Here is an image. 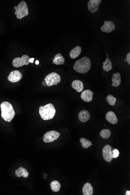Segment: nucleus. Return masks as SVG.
Listing matches in <instances>:
<instances>
[{"mask_svg": "<svg viewBox=\"0 0 130 195\" xmlns=\"http://www.w3.org/2000/svg\"><path fill=\"white\" fill-rule=\"evenodd\" d=\"M91 59L87 57H83L75 62L73 69L78 73H86L91 69Z\"/></svg>", "mask_w": 130, "mask_h": 195, "instance_id": "obj_1", "label": "nucleus"}, {"mask_svg": "<svg viewBox=\"0 0 130 195\" xmlns=\"http://www.w3.org/2000/svg\"><path fill=\"white\" fill-rule=\"evenodd\" d=\"M1 108L2 117L5 121L10 122L15 115L12 104L8 102L4 101L1 104Z\"/></svg>", "mask_w": 130, "mask_h": 195, "instance_id": "obj_2", "label": "nucleus"}, {"mask_svg": "<svg viewBox=\"0 0 130 195\" xmlns=\"http://www.w3.org/2000/svg\"><path fill=\"white\" fill-rule=\"evenodd\" d=\"M56 110L53 104H48L41 106L39 108L40 115L43 120H48L53 119L56 113Z\"/></svg>", "mask_w": 130, "mask_h": 195, "instance_id": "obj_3", "label": "nucleus"}, {"mask_svg": "<svg viewBox=\"0 0 130 195\" xmlns=\"http://www.w3.org/2000/svg\"><path fill=\"white\" fill-rule=\"evenodd\" d=\"M14 9L16 11L14 14L16 15L18 19H21L29 14L27 4L26 2L24 1H22L17 6H14Z\"/></svg>", "mask_w": 130, "mask_h": 195, "instance_id": "obj_4", "label": "nucleus"}, {"mask_svg": "<svg viewBox=\"0 0 130 195\" xmlns=\"http://www.w3.org/2000/svg\"><path fill=\"white\" fill-rule=\"evenodd\" d=\"M47 86L51 87L53 85H57L58 83H60L61 81V77L59 74L56 72H52L46 76L44 78Z\"/></svg>", "mask_w": 130, "mask_h": 195, "instance_id": "obj_5", "label": "nucleus"}, {"mask_svg": "<svg viewBox=\"0 0 130 195\" xmlns=\"http://www.w3.org/2000/svg\"><path fill=\"white\" fill-rule=\"evenodd\" d=\"M31 58L28 55H24L22 57L14 58L12 62L13 66L15 68H20L24 65H27L29 64V60Z\"/></svg>", "mask_w": 130, "mask_h": 195, "instance_id": "obj_6", "label": "nucleus"}, {"mask_svg": "<svg viewBox=\"0 0 130 195\" xmlns=\"http://www.w3.org/2000/svg\"><path fill=\"white\" fill-rule=\"evenodd\" d=\"M60 136V133L57 131H48L44 134L43 136V141L46 143L53 142L54 140H57Z\"/></svg>", "mask_w": 130, "mask_h": 195, "instance_id": "obj_7", "label": "nucleus"}, {"mask_svg": "<svg viewBox=\"0 0 130 195\" xmlns=\"http://www.w3.org/2000/svg\"><path fill=\"white\" fill-rule=\"evenodd\" d=\"M104 160L107 162H110L113 159V151L112 148L110 145H106L104 146L102 150Z\"/></svg>", "mask_w": 130, "mask_h": 195, "instance_id": "obj_8", "label": "nucleus"}, {"mask_svg": "<svg viewBox=\"0 0 130 195\" xmlns=\"http://www.w3.org/2000/svg\"><path fill=\"white\" fill-rule=\"evenodd\" d=\"M23 77L22 73L18 70L12 71L10 73L7 79L8 81L12 83H16L19 82Z\"/></svg>", "mask_w": 130, "mask_h": 195, "instance_id": "obj_9", "label": "nucleus"}, {"mask_svg": "<svg viewBox=\"0 0 130 195\" xmlns=\"http://www.w3.org/2000/svg\"><path fill=\"white\" fill-rule=\"evenodd\" d=\"M101 0H90L87 3L88 9L91 13H94L98 10Z\"/></svg>", "mask_w": 130, "mask_h": 195, "instance_id": "obj_10", "label": "nucleus"}, {"mask_svg": "<svg viewBox=\"0 0 130 195\" xmlns=\"http://www.w3.org/2000/svg\"><path fill=\"white\" fill-rule=\"evenodd\" d=\"M104 25L101 27L102 32L107 33H110L115 29V26L114 23L112 21L106 20L104 22Z\"/></svg>", "mask_w": 130, "mask_h": 195, "instance_id": "obj_11", "label": "nucleus"}, {"mask_svg": "<svg viewBox=\"0 0 130 195\" xmlns=\"http://www.w3.org/2000/svg\"><path fill=\"white\" fill-rule=\"evenodd\" d=\"M94 93L89 89L85 90L81 93V97L83 101L86 102H90L93 100Z\"/></svg>", "mask_w": 130, "mask_h": 195, "instance_id": "obj_12", "label": "nucleus"}, {"mask_svg": "<svg viewBox=\"0 0 130 195\" xmlns=\"http://www.w3.org/2000/svg\"><path fill=\"white\" fill-rule=\"evenodd\" d=\"M105 119L109 123L112 124H116L118 122V119L113 111H110L105 115Z\"/></svg>", "mask_w": 130, "mask_h": 195, "instance_id": "obj_13", "label": "nucleus"}, {"mask_svg": "<svg viewBox=\"0 0 130 195\" xmlns=\"http://www.w3.org/2000/svg\"><path fill=\"white\" fill-rule=\"evenodd\" d=\"M91 115L87 110H82L78 115V119L80 121L83 123L87 122L90 120Z\"/></svg>", "mask_w": 130, "mask_h": 195, "instance_id": "obj_14", "label": "nucleus"}, {"mask_svg": "<svg viewBox=\"0 0 130 195\" xmlns=\"http://www.w3.org/2000/svg\"><path fill=\"white\" fill-rule=\"evenodd\" d=\"M72 87L78 92H80L84 89V84L80 80H74L72 83Z\"/></svg>", "mask_w": 130, "mask_h": 195, "instance_id": "obj_15", "label": "nucleus"}, {"mask_svg": "<svg viewBox=\"0 0 130 195\" xmlns=\"http://www.w3.org/2000/svg\"><path fill=\"white\" fill-rule=\"evenodd\" d=\"M82 191L83 195H92L94 193L93 187L91 183H86L83 186Z\"/></svg>", "mask_w": 130, "mask_h": 195, "instance_id": "obj_16", "label": "nucleus"}, {"mask_svg": "<svg viewBox=\"0 0 130 195\" xmlns=\"http://www.w3.org/2000/svg\"><path fill=\"white\" fill-rule=\"evenodd\" d=\"M112 81L113 82L112 84V86L115 87L119 86L121 82L120 74L119 72L113 74Z\"/></svg>", "mask_w": 130, "mask_h": 195, "instance_id": "obj_17", "label": "nucleus"}, {"mask_svg": "<svg viewBox=\"0 0 130 195\" xmlns=\"http://www.w3.org/2000/svg\"><path fill=\"white\" fill-rule=\"evenodd\" d=\"M82 52V48L78 46L71 50L70 53V57L71 59H75L78 57Z\"/></svg>", "mask_w": 130, "mask_h": 195, "instance_id": "obj_18", "label": "nucleus"}, {"mask_svg": "<svg viewBox=\"0 0 130 195\" xmlns=\"http://www.w3.org/2000/svg\"><path fill=\"white\" fill-rule=\"evenodd\" d=\"M15 174L17 177H22L23 178H27L29 176V173L26 169L22 167H20L16 170Z\"/></svg>", "mask_w": 130, "mask_h": 195, "instance_id": "obj_19", "label": "nucleus"}, {"mask_svg": "<svg viewBox=\"0 0 130 195\" xmlns=\"http://www.w3.org/2000/svg\"><path fill=\"white\" fill-rule=\"evenodd\" d=\"M65 61V59L64 57L61 53H59L55 56L53 61V63L56 65H60L64 64Z\"/></svg>", "mask_w": 130, "mask_h": 195, "instance_id": "obj_20", "label": "nucleus"}, {"mask_svg": "<svg viewBox=\"0 0 130 195\" xmlns=\"http://www.w3.org/2000/svg\"><path fill=\"white\" fill-rule=\"evenodd\" d=\"M103 69L106 72H109L112 69V64L110 59L107 58L105 61L103 62Z\"/></svg>", "mask_w": 130, "mask_h": 195, "instance_id": "obj_21", "label": "nucleus"}, {"mask_svg": "<svg viewBox=\"0 0 130 195\" xmlns=\"http://www.w3.org/2000/svg\"><path fill=\"white\" fill-rule=\"evenodd\" d=\"M50 186L52 191L57 192L59 191L61 189V184L58 181L55 180L51 182Z\"/></svg>", "mask_w": 130, "mask_h": 195, "instance_id": "obj_22", "label": "nucleus"}, {"mask_svg": "<svg viewBox=\"0 0 130 195\" xmlns=\"http://www.w3.org/2000/svg\"><path fill=\"white\" fill-rule=\"evenodd\" d=\"M111 132L109 129H104L102 130L100 132V135L103 139L109 138L110 136Z\"/></svg>", "mask_w": 130, "mask_h": 195, "instance_id": "obj_23", "label": "nucleus"}, {"mask_svg": "<svg viewBox=\"0 0 130 195\" xmlns=\"http://www.w3.org/2000/svg\"><path fill=\"white\" fill-rule=\"evenodd\" d=\"M80 142L82 143V146L84 149H87L90 146H92L93 145V144L91 141L84 138H81L80 140Z\"/></svg>", "mask_w": 130, "mask_h": 195, "instance_id": "obj_24", "label": "nucleus"}, {"mask_svg": "<svg viewBox=\"0 0 130 195\" xmlns=\"http://www.w3.org/2000/svg\"><path fill=\"white\" fill-rule=\"evenodd\" d=\"M106 100L109 104L112 106H114L116 104V98L112 95H108L107 97Z\"/></svg>", "mask_w": 130, "mask_h": 195, "instance_id": "obj_25", "label": "nucleus"}, {"mask_svg": "<svg viewBox=\"0 0 130 195\" xmlns=\"http://www.w3.org/2000/svg\"><path fill=\"white\" fill-rule=\"evenodd\" d=\"M113 158H117L119 155V151L117 149H115L113 151Z\"/></svg>", "mask_w": 130, "mask_h": 195, "instance_id": "obj_26", "label": "nucleus"}, {"mask_svg": "<svg viewBox=\"0 0 130 195\" xmlns=\"http://www.w3.org/2000/svg\"><path fill=\"white\" fill-rule=\"evenodd\" d=\"M127 62L129 64H130V52H129L127 54L126 56Z\"/></svg>", "mask_w": 130, "mask_h": 195, "instance_id": "obj_27", "label": "nucleus"}, {"mask_svg": "<svg viewBox=\"0 0 130 195\" xmlns=\"http://www.w3.org/2000/svg\"><path fill=\"white\" fill-rule=\"evenodd\" d=\"M34 58H31L29 60V62L30 63H33L34 62Z\"/></svg>", "mask_w": 130, "mask_h": 195, "instance_id": "obj_28", "label": "nucleus"}, {"mask_svg": "<svg viewBox=\"0 0 130 195\" xmlns=\"http://www.w3.org/2000/svg\"><path fill=\"white\" fill-rule=\"evenodd\" d=\"M42 85H43V86H46L47 85L46 82L45 81H44V82H43V83H42Z\"/></svg>", "mask_w": 130, "mask_h": 195, "instance_id": "obj_29", "label": "nucleus"}, {"mask_svg": "<svg viewBox=\"0 0 130 195\" xmlns=\"http://www.w3.org/2000/svg\"><path fill=\"white\" fill-rule=\"evenodd\" d=\"M125 195H130V191H127L126 193H125Z\"/></svg>", "mask_w": 130, "mask_h": 195, "instance_id": "obj_30", "label": "nucleus"}, {"mask_svg": "<svg viewBox=\"0 0 130 195\" xmlns=\"http://www.w3.org/2000/svg\"><path fill=\"white\" fill-rule=\"evenodd\" d=\"M35 63L36 65H38L39 63V61L37 60V61H35Z\"/></svg>", "mask_w": 130, "mask_h": 195, "instance_id": "obj_31", "label": "nucleus"}, {"mask_svg": "<svg viewBox=\"0 0 130 195\" xmlns=\"http://www.w3.org/2000/svg\"><path fill=\"white\" fill-rule=\"evenodd\" d=\"M124 61H125H125H127L126 59L124 60Z\"/></svg>", "mask_w": 130, "mask_h": 195, "instance_id": "obj_32", "label": "nucleus"}]
</instances>
